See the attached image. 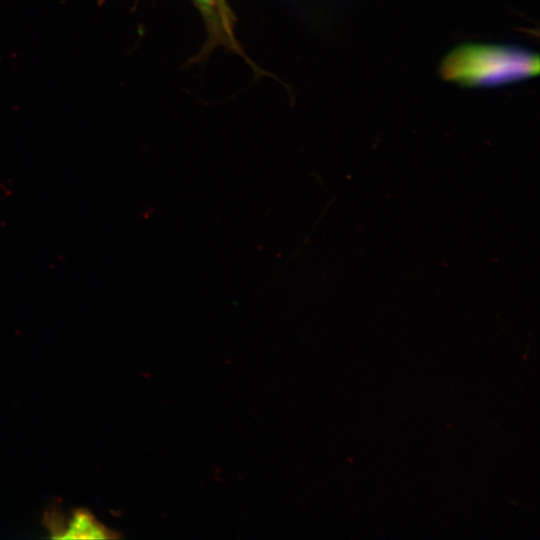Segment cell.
I'll return each mask as SVG.
<instances>
[{
	"mask_svg": "<svg viewBox=\"0 0 540 540\" xmlns=\"http://www.w3.org/2000/svg\"><path fill=\"white\" fill-rule=\"evenodd\" d=\"M46 525L55 539H108L115 538L116 533L102 523L86 509L74 510L70 518L60 517L50 511L46 515Z\"/></svg>",
	"mask_w": 540,
	"mask_h": 540,
	"instance_id": "cell-2",
	"label": "cell"
},
{
	"mask_svg": "<svg viewBox=\"0 0 540 540\" xmlns=\"http://www.w3.org/2000/svg\"><path fill=\"white\" fill-rule=\"evenodd\" d=\"M538 66L537 56L516 47L467 45L445 58L441 72L460 84L493 86L531 76Z\"/></svg>",
	"mask_w": 540,
	"mask_h": 540,
	"instance_id": "cell-1",
	"label": "cell"
},
{
	"mask_svg": "<svg viewBox=\"0 0 540 540\" xmlns=\"http://www.w3.org/2000/svg\"><path fill=\"white\" fill-rule=\"evenodd\" d=\"M220 15L222 18V21L224 23V26L227 30V32L235 38L234 32H233V22H234V15L227 3L226 0H216Z\"/></svg>",
	"mask_w": 540,
	"mask_h": 540,
	"instance_id": "cell-4",
	"label": "cell"
},
{
	"mask_svg": "<svg viewBox=\"0 0 540 540\" xmlns=\"http://www.w3.org/2000/svg\"><path fill=\"white\" fill-rule=\"evenodd\" d=\"M202 15L206 28L214 43L226 44L234 50L238 49L235 38L230 36L222 21L216 0H192Z\"/></svg>",
	"mask_w": 540,
	"mask_h": 540,
	"instance_id": "cell-3",
	"label": "cell"
}]
</instances>
